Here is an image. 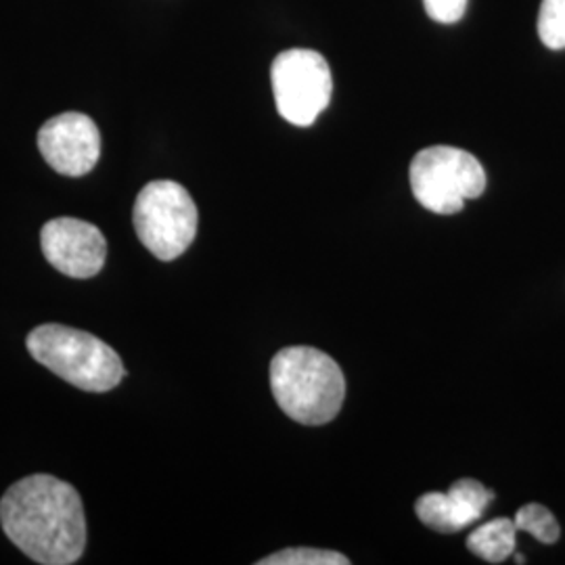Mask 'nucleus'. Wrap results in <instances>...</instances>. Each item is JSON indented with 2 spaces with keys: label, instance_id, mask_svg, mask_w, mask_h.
Wrapping results in <instances>:
<instances>
[{
  "label": "nucleus",
  "instance_id": "1",
  "mask_svg": "<svg viewBox=\"0 0 565 565\" xmlns=\"http://www.w3.org/2000/svg\"><path fill=\"white\" fill-rule=\"evenodd\" d=\"M0 525L9 541L36 564H76L86 546L78 490L46 473L23 478L4 492Z\"/></svg>",
  "mask_w": 565,
  "mask_h": 565
},
{
  "label": "nucleus",
  "instance_id": "2",
  "mask_svg": "<svg viewBox=\"0 0 565 565\" xmlns=\"http://www.w3.org/2000/svg\"><path fill=\"white\" fill-rule=\"evenodd\" d=\"M270 390L289 419L324 425L342 411L345 380L329 354L310 345H289L270 363Z\"/></svg>",
  "mask_w": 565,
  "mask_h": 565
},
{
  "label": "nucleus",
  "instance_id": "3",
  "mask_svg": "<svg viewBox=\"0 0 565 565\" xmlns=\"http://www.w3.org/2000/svg\"><path fill=\"white\" fill-rule=\"evenodd\" d=\"M25 343L34 361L84 392H109L124 380L126 371L118 352L81 329L41 324Z\"/></svg>",
  "mask_w": 565,
  "mask_h": 565
},
{
  "label": "nucleus",
  "instance_id": "4",
  "mask_svg": "<svg viewBox=\"0 0 565 565\" xmlns=\"http://www.w3.org/2000/svg\"><path fill=\"white\" fill-rule=\"evenodd\" d=\"M411 189L425 210L450 216L484 193V166L457 147H427L411 163Z\"/></svg>",
  "mask_w": 565,
  "mask_h": 565
},
{
  "label": "nucleus",
  "instance_id": "5",
  "mask_svg": "<svg viewBox=\"0 0 565 565\" xmlns=\"http://www.w3.org/2000/svg\"><path fill=\"white\" fill-rule=\"evenodd\" d=\"M142 245L163 263L182 256L198 235V205L189 191L174 181L145 184L132 212Z\"/></svg>",
  "mask_w": 565,
  "mask_h": 565
},
{
  "label": "nucleus",
  "instance_id": "6",
  "mask_svg": "<svg viewBox=\"0 0 565 565\" xmlns=\"http://www.w3.org/2000/svg\"><path fill=\"white\" fill-rule=\"evenodd\" d=\"M270 81L282 120L294 126H312L331 102V70L323 55L317 51H282L273 61Z\"/></svg>",
  "mask_w": 565,
  "mask_h": 565
},
{
  "label": "nucleus",
  "instance_id": "7",
  "mask_svg": "<svg viewBox=\"0 0 565 565\" xmlns=\"http://www.w3.org/2000/svg\"><path fill=\"white\" fill-rule=\"evenodd\" d=\"M44 162L63 177H84L102 158V132L86 114L67 111L55 116L39 132Z\"/></svg>",
  "mask_w": 565,
  "mask_h": 565
},
{
  "label": "nucleus",
  "instance_id": "8",
  "mask_svg": "<svg viewBox=\"0 0 565 565\" xmlns=\"http://www.w3.org/2000/svg\"><path fill=\"white\" fill-rule=\"evenodd\" d=\"M46 263L74 279H90L105 266L107 242L95 224L78 218H55L42 226Z\"/></svg>",
  "mask_w": 565,
  "mask_h": 565
},
{
  "label": "nucleus",
  "instance_id": "9",
  "mask_svg": "<svg viewBox=\"0 0 565 565\" xmlns=\"http://www.w3.org/2000/svg\"><path fill=\"white\" fill-rule=\"evenodd\" d=\"M494 494L482 482L463 478L450 486L448 492H427L415 503L422 524L440 534H455L478 522L492 503Z\"/></svg>",
  "mask_w": 565,
  "mask_h": 565
},
{
  "label": "nucleus",
  "instance_id": "10",
  "mask_svg": "<svg viewBox=\"0 0 565 565\" xmlns=\"http://www.w3.org/2000/svg\"><path fill=\"white\" fill-rule=\"evenodd\" d=\"M518 543V527L513 520L497 518L488 524L478 525L469 539L467 548L488 564H503L513 555Z\"/></svg>",
  "mask_w": 565,
  "mask_h": 565
},
{
  "label": "nucleus",
  "instance_id": "11",
  "mask_svg": "<svg viewBox=\"0 0 565 565\" xmlns=\"http://www.w3.org/2000/svg\"><path fill=\"white\" fill-rule=\"evenodd\" d=\"M515 527L518 532H527L532 534L536 541L545 543V545H553L559 541V524L555 520V515L546 509V507L539 505V503H530L524 505L518 513H515Z\"/></svg>",
  "mask_w": 565,
  "mask_h": 565
},
{
  "label": "nucleus",
  "instance_id": "12",
  "mask_svg": "<svg viewBox=\"0 0 565 565\" xmlns=\"http://www.w3.org/2000/svg\"><path fill=\"white\" fill-rule=\"evenodd\" d=\"M350 559L343 557L342 553L327 551V548H310V546H298V548H285L279 553H273L264 557L258 565H348Z\"/></svg>",
  "mask_w": 565,
  "mask_h": 565
},
{
  "label": "nucleus",
  "instance_id": "13",
  "mask_svg": "<svg viewBox=\"0 0 565 565\" xmlns=\"http://www.w3.org/2000/svg\"><path fill=\"white\" fill-rule=\"evenodd\" d=\"M539 36L548 49H565V0H543L539 11Z\"/></svg>",
  "mask_w": 565,
  "mask_h": 565
},
{
  "label": "nucleus",
  "instance_id": "14",
  "mask_svg": "<svg viewBox=\"0 0 565 565\" xmlns=\"http://www.w3.org/2000/svg\"><path fill=\"white\" fill-rule=\"evenodd\" d=\"M427 15L438 23H455L467 11V0H424Z\"/></svg>",
  "mask_w": 565,
  "mask_h": 565
}]
</instances>
